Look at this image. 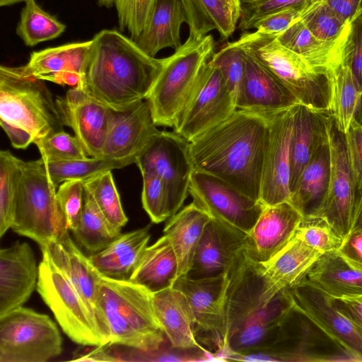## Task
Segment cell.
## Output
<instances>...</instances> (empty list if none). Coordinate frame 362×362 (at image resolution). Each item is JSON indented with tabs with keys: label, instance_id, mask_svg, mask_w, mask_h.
Instances as JSON below:
<instances>
[{
	"label": "cell",
	"instance_id": "6da1fadb",
	"mask_svg": "<svg viewBox=\"0 0 362 362\" xmlns=\"http://www.w3.org/2000/svg\"><path fill=\"white\" fill-rule=\"evenodd\" d=\"M271 114L237 109L189 141L194 170L215 175L259 201Z\"/></svg>",
	"mask_w": 362,
	"mask_h": 362
},
{
	"label": "cell",
	"instance_id": "7a4b0ae2",
	"mask_svg": "<svg viewBox=\"0 0 362 362\" xmlns=\"http://www.w3.org/2000/svg\"><path fill=\"white\" fill-rule=\"evenodd\" d=\"M81 88L112 110L122 111L147 98L163 65L135 40L115 29H104L91 39Z\"/></svg>",
	"mask_w": 362,
	"mask_h": 362
},
{
	"label": "cell",
	"instance_id": "3957f363",
	"mask_svg": "<svg viewBox=\"0 0 362 362\" xmlns=\"http://www.w3.org/2000/svg\"><path fill=\"white\" fill-rule=\"evenodd\" d=\"M153 294L130 281L102 276L94 314L107 344L151 351L168 341L153 308Z\"/></svg>",
	"mask_w": 362,
	"mask_h": 362
},
{
	"label": "cell",
	"instance_id": "277c9868",
	"mask_svg": "<svg viewBox=\"0 0 362 362\" xmlns=\"http://www.w3.org/2000/svg\"><path fill=\"white\" fill-rule=\"evenodd\" d=\"M214 53L211 35L200 38L188 36L173 54L163 58L162 69L146 99L157 126H175Z\"/></svg>",
	"mask_w": 362,
	"mask_h": 362
},
{
	"label": "cell",
	"instance_id": "5b68a950",
	"mask_svg": "<svg viewBox=\"0 0 362 362\" xmlns=\"http://www.w3.org/2000/svg\"><path fill=\"white\" fill-rule=\"evenodd\" d=\"M238 42L274 73L300 104L332 115L333 75L282 46L276 35L244 33Z\"/></svg>",
	"mask_w": 362,
	"mask_h": 362
},
{
	"label": "cell",
	"instance_id": "8992f818",
	"mask_svg": "<svg viewBox=\"0 0 362 362\" xmlns=\"http://www.w3.org/2000/svg\"><path fill=\"white\" fill-rule=\"evenodd\" d=\"M0 124L23 130L34 141L63 130L45 81L32 75L25 65L0 66Z\"/></svg>",
	"mask_w": 362,
	"mask_h": 362
},
{
	"label": "cell",
	"instance_id": "52a82bcc",
	"mask_svg": "<svg viewBox=\"0 0 362 362\" xmlns=\"http://www.w3.org/2000/svg\"><path fill=\"white\" fill-rule=\"evenodd\" d=\"M56 189L42 158L23 162L11 229L40 247L69 230Z\"/></svg>",
	"mask_w": 362,
	"mask_h": 362
},
{
	"label": "cell",
	"instance_id": "ba28073f",
	"mask_svg": "<svg viewBox=\"0 0 362 362\" xmlns=\"http://www.w3.org/2000/svg\"><path fill=\"white\" fill-rule=\"evenodd\" d=\"M227 273L221 346L216 356L245 321L282 291L269 278L264 264L253 256L247 242L235 256Z\"/></svg>",
	"mask_w": 362,
	"mask_h": 362
},
{
	"label": "cell",
	"instance_id": "9c48e42d",
	"mask_svg": "<svg viewBox=\"0 0 362 362\" xmlns=\"http://www.w3.org/2000/svg\"><path fill=\"white\" fill-rule=\"evenodd\" d=\"M38 269L36 289L71 340L83 346L106 344L95 315L65 275L46 252Z\"/></svg>",
	"mask_w": 362,
	"mask_h": 362
},
{
	"label": "cell",
	"instance_id": "30bf717a",
	"mask_svg": "<svg viewBox=\"0 0 362 362\" xmlns=\"http://www.w3.org/2000/svg\"><path fill=\"white\" fill-rule=\"evenodd\" d=\"M62 342L46 314L21 306L0 317V362H47L62 354Z\"/></svg>",
	"mask_w": 362,
	"mask_h": 362
},
{
	"label": "cell",
	"instance_id": "8fae6325",
	"mask_svg": "<svg viewBox=\"0 0 362 362\" xmlns=\"http://www.w3.org/2000/svg\"><path fill=\"white\" fill-rule=\"evenodd\" d=\"M285 291L294 311L307 318L351 361H362V329L338 308L332 298L304 278Z\"/></svg>",
	"mask_w": 362,
	"mask_h": 362
},
{
	"label": "cell",
	"instance_id": "7c38bea8",
	"mask_svg": "<svg viewBox=\"0 0 362 362\" xmlns=\"http://www.w3.org/2000/svg\"><path fill=\"white\" fill-rule=\"evenodd\" d=\"M330 179L327 194L319 209L309 218L327 222L344 239L350 232L357 197L346 134L341 132L332 116L329 119Z\"/></svg>",
	"mask_w": 362,
	"mask_h": 362
},
{
	"label": "cell",
	"instance_id": "4fadbf2b",
	"mask_svg": "<svg viewBox=\"0 0 362 362\" xmlns=\"http://www.w3.org/2000/svg\"><path fill=\"white\" fill-rule=\"evenodd\" d=\"M189 193L211 218L247 235L265 207L225 180L197 170L192 174Z\"/></svg>",
	"mask_w": 362,
	"mask_h": 362
},
{
	"label": "cell",
	"instance_id": "5bb4252c",
	"mask_svg": "<svg viewBox=\"0 0 362 362\" xmlns=\"http://www.w3.org/2000/svg\"><path fill=\"white\" fill-rule=\"evenodd\" d=\"M135 163L141 173H153L162 179L177 213L187 197L194 170L189 141L175 132L160 131L138 156Z\"/></svg>",
	"mask_w": 362,
	"mask_h": 362
},
{
	"label": "cell",
	"instance_id": "9a60e30c",
	"mask_svg": "<svg viewBox=\"0 0 362 362\" xmlns=\"http://www.w3.org/2000/svg\"><path fill=\"white\" fill-rule=\"evenodd\" d=\"M237 110L226 80L211 59L191 100L173 127L189 141L228 119Z\"/></svg>",
	"mask_w": 362,
	"mask_h": 362
},
{
	"label": "cell",
	"instance_id": "2e32d148",
	"mask_svg": "<svg viewBox=\"0 0 362 362\" xmlns=\"http://www.w3.org/2000/svg\"><path fill=\"white\" fill-rule=\"evenodd\" d=\"M55 102L63 126L72 129L88 156L101 158L112 110L80 87L69 89Z\"/></svg>",
	"mask_w": 362,
	"mask_h": 362
},
{
	"label": "cell",
	"instance_id": "e0dca14e",
	"mask_svg": "<svg viewBox=\"0 0 362 362\" xmlns=\"http://www.w3.org/2000/svg\"><path fill=\"white\" fill-rule=\"evenodd\" d=\"M228 280L227 272L204 279H191L183 275L178 276L173 286L182 292L188 300L196 321L197 339L203 335L202 343L208 341L213 344L214 356L221 346Z\"/></svg>",
	"mask_w": 362,
	"mask_h": 362
},
{
	"label": "cell",
	"instance_id": "ac0fdd59",
	"mask_svg": "<svg viewBox=\"0 0 362 362\" xmlns=\"http://www.w3.org/2000/svg\"><path fill=\"white\" fill-rule=\"evenodd\" d=\"M294 106L272 112L270 116L259 197L264 206L289 201L291 197L290 140Z\"/></svg>",
	"mask_w": 362,
	"mask_h": 362
},
{
	"label": "cell",
	"instance_id": "d6986e66",
	"mask_svg": "<svg viewBox=\"0 0 362 362\" xmlns=\"http://www.w3.org/2000/svg\"><path fill=\"white\" fill-rule=\"evenodd\" d=\"M241 47L245 52V65L235 98L237 109L276 112L300 103L274 73L250 51Z\"/></svg>",
	"mask_w": 362,
	"mask_h": 362
},
{
	"label": "cell",
	"instance_id": "ffe728a7",
	"mask_svg": "<svg viewBox=\"0 0 362 362\" xmlns=\"http://www.w3.org/2000/svg\"><path fill=\"white\" fill-rule=\"evenodd\" d=\"M291 310L290 300L284 289L230 336L224 347L216 355L217 361H226L232 354L249 353L273 346Z\"/></svg>",
	"mask_w": 362,
	"mask_h": 362
},
{
	"label": "cell",
	"instance_id": "44dd1931",
	"mask_svg": "<svg viewBox=\"0 0 362 362\" xmlns=\"http://www.w3.org/2000/svg\"><path fill=\"white\" fill-rule=\"evenodd\" d=\"M160 132L146 99L127 110H112L101 158H137Z\"/></svg>",
	"mask_w": 362,
	"mask_h": 362
},
{
	"label": "cell",
	"instance_id": "7402d4cb",
	"mask_svg": "<svg viewBox=\"0 0 362 362\" xmlns=\"http://www.w3.org/2000/svg\"><path fill=\"white\" fill-rule=\"evenodd\" d=\"M39 269L31 247L19 241L0 250V317L23 306L37 287Z\"/></svg>",
	"mask_w": 362,
	"mask_h": 362
},
{
	"label": "cell",
	"instance_id": "603a6c76",
	"mask_svg": "<svg viewBox=\"0 0 362 362\" xmlns=\"http://www.w3.org/2000/svg\"><path fill=\"white\" fill-rule=\"evenodd\" d=\"M247 239V234L211 218L197 247L192 267L185 276L204 279L226 273Z\"/></svg>",
	"mask_w": 362,
	"mask_h": 362
},
{
	"label": "cell",
	"instance_id": "cb8c5ba5",
	"mask_svg": "<svg viewBox=\"0 0 362 362\" xmlns=\"http://www.w3.org/2000/svg\"><path fill=\"white\" fill-rule=\"evenodd\" d=\"M92 40L67 43L30 54L26 69L43 81L82 88Z\"/></svg>",
	"mask_w": 362,
	"mask_h": 362
},
{
	"label": "cell",
	"instance_id": "d4e9b609",
	"mask_svg": "<svg viewBox=\"0 0 362 362\" xmlns=\"http://www.w3.org/2000/svg\"><path fill=\"white\" fill-rule=\"evenodd\" d=\"M303 219L289 202L265 206L247 235V245L253 256L266 263L293 238Z\"/></svg>",
	"mask_w": 362,
	"mask_h": 362
},
{
	"label": "cell",
	"instance_id": "484cf974",
	"mask_svg": "<svg viewBox=\"0 0 362 362\" xmlns=\"http://www.w3.org/2000/svg\"><path fill=\"white\" fill-rule=\"evenodd\" d=\"M332 115L312 110L298 103L293 107L290 140V191L321 144L329 140V119Z\"/></svg>",
	"mask_w": 362,
	"mask_h": 362
},
{
	"label": "cell",
	"instance_id": "4316f807",
	"mask_svg": "<svg viewBox=\"0 0 362 362\" xmlns=\"http://www.w3.org/2000/svg\"><path fill=\"white\" fill-rule=\"evenodd\" d=\"M40 249L46 252L53 264L69 280L95 315V300L102 275L79 249L69 230Z\"/></svg>",
	"mask_w": 362,
	"mask_h": 362
},
{
	"label": "cell",
	"instance_id": "83f0119b",
	"mask_svg": "<svg viewBox=\"0 0 362 362\" xmlns=\"http://www.w3.org/2000/svg\"><path fill=\"white\" fill-rule=\"evenodd\" d=\"M150 228L121 233L106 247L89 255L91 263L103 276L129 281L148 247Z\"/></svg>",
	"mask_w": 362,
	"mask_h": 362
},
{
	"label": "cell",
	"instance_id": "f1b7e54d",
	"mask_svg": "<svg viewBox=\"0 0 362 362\" xmlns=\"http://www.w3.org/2000/svg\"><path fill=\"white\" fill-rule=\"evenodd\" d=\"M156 317L171 344L180 348H204L196 337V321L185 296L171 287L153 294Z\"/></svg>",
	"mask_w": 362,
	"mask_h": 362
},
{
	"label": "cell",
	"instance_id": "f546056e",
	"mask_svg": "<svg viewBox=\"0 0 362 362\" xmlns=\"http://www.w3.org/2000/svg\"><path fill=\"white\" fill-rule=\"evenodd\" d=\"M187 23L180 0H157L144 29L134 40L147 54L155 57L161 49L182 45L180 28Z\"/></svg>",
	"mask_w": 362,
	"mask_h": 362
},
{
	"label": "cell",
	"instance_id": "4dcf8cb0",
	"mask_svg": "<svg viewBox=\"0 0 362 362\" xmlns=\"http://www.w3.org/2000/svg\"><path fill=\"white\" fill-rule=\"evenodd\" d=\"M211 216L195 202L170 218L163 229L178 262V276L189 271L198 244ZM177 276V277H178Z\"/></svg>",
	"mask_w": 362,
	"mask_h": 362
},
{
	"label": "cell",
	"instance_id": "1f68e13d",
	"mask_svg": "<svg viewBox=\"0 0 362 362\" xmlns=\"http://www.w3.org/2000/svg\"><path fill=\"white\" fill-rule=\"evenodd\" d=\"M303 278L332 298L362 295V271L346 263L337 252L322 254Z\"/></svg>",
	"mask_w": 362,
	"mask_h": 362
},
{
	"label": "cell",
	"instance_id": "d6a6232c",
	"mask_svg": "<svg viewBox=\"0 0 362 362\" xmlns=\"http://www.w3.org/2000/svg\"><path fill=\"white\" fill-rule=\"evenodd\" d=\"M329 140L320 146L303 170L289 202L303 218L312 217L327 194L330 179Z\"/></svg>",
	"mask_w": 362,
	"mask_h": 362
},
{
	"label": "cell",
	"instance_id": "836d02e7",
	"mask_svg": "<svg viewBox=\"0 0 362 362\" xmlns=\"http://www.w3.org/2000/svg\"><path fill=\"white\" fill-rule=\"evenodd\" d=\"M350 22L340 39L329 42L315 37L300 19L276 36L284 47L300 55L312 66L332 74L342 51L349 30Z\"/></svg>",
	"mask_w": 362,
	"mask_h": 362
},
{
	"label": "cell",
	"instance_id": "e575fe53",
	"mask_svg": "<svg viewBox=\"0 0 362 362\" xmlns=\"http://www.w3.org/2000/svg\"><path fill=\"white\" fill-rule=\"evenodd\" d=\"M177 276L175 252L163 235L146 247L129 281L155 293L173 287Z\"/></svg>",
	"mask_w": 362,
	"mask_h": 362
},
{
	"label": "cell",
	"instance_id": "d590c367",
	"mask_svg": "<svg viewBox=\"0 0 362 362\" xmlns=\"http://www.w3.org/2000/svg\"><path fill=\"white\" fill-rule=\"evenodd\" d=\"M322 255L294 235L264 265L272 281L284 290L301 280Z\"/></svg>",
	"mask_w": 362,
	"mask_h": 362
},
{
	"label": "cell",
	"instance_id": "8d00e7d4",
	"mask_svg": "<svg viewBox=\"0 0 362 362\" xmlns=\"http://www.w3.org/2000/svg\"><path fill=\"white\" fill-rule=\"evenodd\" d=\"M348 37L349 33L340 59L332 71V116L338 128L345 134L355 117L362 93L349 64Z\"/></svg>",
	"mask_w": 362,
	"mask_h": 362
},
{
	"label": "cell",
	"instance_id": "74e56055",
	"mask_svg": "<svg viewBox=\"0 0 362 362\" xmlns=\"http://www.w3.org/2000/svg\"><path fill=\"white\" fill-rule=\"evenodd\" d=\"M72 233L77 243L90 255L106 247L119 235L112 231L86 187L81 219Z\"/></svg>",
	"mask_w": 362,
	"mask_h": 362
},
{
	"label": "cell",
	"instance_id": "f35d334b",
	"mask_svg": "<svg viewBox=\"0 0 362 362\" xmlns=\"http://www.w3.org/2000/svg\"><path fill=\"white\" fill-rule=\"evenodd\" d=\"M25 4L16 33L25 45L33 47L52 40L64 32L66 25L44 11L35 0H28Z\"/></svg>",
	"mask_w": 362,
	"mask_h": 362
},
{
	"label": "cell",
	"instance_id": "ab89813d",
	"mask_svg": "<svg viewBox=\"0 0 362 362\" xmlns=\"http://www.w3.org/2000/svg\"><path fill=\"white\" fill-rule=\"evenodd\" d=\"M84 185L91 194L98 207L112 231L121 234L128 218L123 210L112 170L100 172L84 180Z\"/></svg>",
	"mask_w": 362,
	"mask_h": 362
},
{
	"label": "cell",
	"instance_id": "60d3db41",
	"mask_svg": "<svg viewBox=\"0 0 362 362\" xmlns=\"http://www.w3.org/2000/svg\"><path fill=\"white\" fill-rule=\"evenodd\" d=\"M136 157L123 159L86 158L65 162H45L47 173L56 187L69 180H86L106 170L124 168L135 163Z\"/></svg>",
	"mask_w": 362,
	"mask_h": 362
},
{
	"label": "cell",
	"instance_id": "b9f144b4",
	"mask_svg": "<svg viewBox=\"0 0 362 362\" xmlns=\"http://www.w3.org/2000/svg\"><path fill=\"white\" fill-rule=\"evenodd\" d=\"M23 160L8 150L0 151V237L11 228L16 197Z\"/></svg>",
	"mask_w": 362,
	"mask_h": 362
},
{
	"label": "cell",
	"instance_id": "7bdbcfd3",
	"mask_svg": "<svg viewBox=\"0 0 362 362\" xmlns=\"http://www.w3.org/2000/svg\"><path fill=\"white\" fill-rule=\"evenodd\" d=\"M300 19L315 37L329 42L338 41L349 23L322 0H313Z\"/></svg>",
	"mask_w": 362,
	"mask_h": 362
},
{
	"label": "cell",
	"instance_id": "ee69618b",
	"mask_svg": "<svg viewBox=\"0 0 362 362\" xmlns=\"http://www.w3.org/2000/svg\"><path fill=\"white\" fill-rule=\"evenodd\" d=\"M141 173L143 178L142 205L151 221L159 223L177 214L162 179L153 173Z\"/></svg>",
	"mask_w": 362,
	"mask_h": 362
},
{
	"label": "cell",
	"instance_id": "f6af8a7d",
	"mask_svg": "<svg viewBox=\"0 0 362 362\" xmlns=\"http://www.w3.org/2000/svg\"><path fill=\"white\" fill-rule=\"evenodd\" d=\"M41 158L46 163L65 162L88 158L83 146L75 136L64 130L35 140Z\"/></svg>",
	"mask_w": 362,
	"mask_h": 362
},
{
	"label": "cell",
	"instance_id": "bcb514c9",
	"mask_svg": "<svg viewBox=\"0 0 362 362\" xmlns=\"http://www.w3.org/2000/svg\"><path fill=\"white\" fill-rule=\"evenodd\" d=\"M295 236L322 254L337 252L343 238L325 221L303 218Z\"/></svg>",
	"mask_w": 362,
	"mask_h": 362
},
{
	"label": "cell",
	"instance_id": "7dc6e473",
	"mask_svg": "<svg viewBox=\"0 0 362 362\" xmlns=\"http://www.w3.org/2000/svg\"><path fill=\"white\" fill-rule=\"evenodd\" d=\"M211 62L219 69L235 100L245 72V52L236 41L228 42L214 52Z\"/></svg>",
	"mask_w": 362,
	"mask_h": 362
},
{
	"label": "cell",
	"instance_id": "c3c4849f",
	"mask_svg": "<svg viewBox=\"0 0 362 362\" xmlns=\"http://www.w3.org/2000/svg\"><path fill=\"white\" fill-rule=\"evenodd\" d=\"M157 0H113L121 30L136 40L144 29Z\"/></svg>",
	"mask_w": 362,
	"mask_h": 362
},
{
	"label": "cell",
	"instance_id": "681fc988",
	"mask_svg": "<svg viewBox=\"0 0 362 362\" xmlns=\"http://www.w3.org/2000/svg\"><path fill=\"white\" fill-rule=\"evenodd\" d=\"M313 0H242L239 28L245 32L262 18L290 7L305 8Z\"/></svg>",
	"mask_w": 362,
	"mask_h": 362
},
{
	"label": "cell",
	"instance_id": "f907efd6",
	"mask_svg": "<svg viewBox=\"0 0 362 362\" xmlns=\"http://www.w3.org/2000/svg\"><path fill=\"white\" fill-rule=\"evenodd\" d=\"M83 180H69L59 185L57 199L69 230H74L80 221L83 203Z\"/></svg>",
	"mask_w": 362,
	"mask_h": 362
},
{
	"label": "cell",
	"instance_id": "816d5d0a",
	"mask_svg": "<svg viewBox=\"0 0 362 362\" xmlns=\"http://www.w3.org/2000/svg\"><path fill=\"white\" fill-rule=\"evenodd\" d=\"M211 23L222 39L230 37L236 29L240 16L223 0H199Z\"/></svg>",
	"mask_w": 362,
	"mask_h": 362
},
{
	"label": "cell",
	"instance_id": "f5cc1de1",
	"mask_svg": "<svg viewBox=\"0 0 362 362\" xmlns=\"http://www.w3.org/2000/svg\"><path fill=\"white\" fill-rule=\"evenodd\" d=\"M349 64L362 91V12L350 21L348 37Z\"/></svg>",
	"mask_w": 362,
	"mask_h": 362
},
{
	"label": "cell",
	"instance_id": "db71d44e",
	"mask_svg": "<svg viewBox=\"0 0 362 362\" xmlns=\"http://www.w3.org/2000/svg\"><path fill=\"white\" fill-rule=\"evenodd\" d=\"M305 8L290 7L273 13L259 20L253 28L263 34L277 36L298 19Z\"/></svg>",
	"mask_w": 362,
	"mask_h": 362
},
{
	"label": "cell",
	"instance_id": "11a10c76",
	"mask_svg": "<svg viewBox=\"0 0 362 362\" xmlns=\"http://www.w3.org/2000/svg\"><path fill=\"white\" fill-rule=\"evenodd\" d=\"M346 139L358 195L362 191V124L354 119L346 133Z\"/></svg>",
	"mask_w": 362,
	"mask_h": 362
},
{
	"label": "cell",
	"instance_id": "9f6ffc18",
	"mask_svg": "<svg viewBox=\"0 0 362 362\" xmlns=\"http://www.w3.org/2000/svg\"><path fill=\"white\" fill-rule=\"evenodd\" d=\"M189 28V36L200 38L215 29L208 18L199 0H180Z\"/></svg>",
	"mask_w": 362,
	"mask_h": 362
},
{
	"label": "cell",
	"instance_id": "6f0895ef",
	"mask_svg": "<svg viewBox=\"0 0 362 362\" xmlns=\"http://www.w3.org/2000/svg\"><path fill=\"white\" fill-rule=\"evenodd\" d=\"M337 252L349 265L362 271V229L351 230Z\"/></svg>",
	"mask_w": 362,
	"mask_h": 362
},
{
	"label": "cell",
	"instance_id": "680465c9",
	"mask_svg": "<svg viewBox=\"0 0 362 362\" xmlns=\"http://www.w3.org/2000/svg\"><path fill=\"white\" fill-rule=\"evenodd\" d=\"M333 299L338 308L362 329V295Z\"/></svg>",
	"mask_w": 362,
	"mask_h": 362
},
{
	"label": "cell",
	"instance_id": "91938a15",
	"mask_svg": "<svg viewBox=\"0 0 362 362\" xmlns=\"http://www.w3.org/2000/svg\"><path fill=\"white\" fill-rule=\"evenodd\" d=\"M334 11L350 22L360 11L362 0H322Z\"/></svg>",
	"mask_w": 362,
	"mask_h": 362
},
{
	"label": "cell",
	"instance_id": "94428289",
	"mask_svg": "<svg viewBox=\"0 0 362 362\" xmlns=\"http://www.w3.org/2000/svg\"><path fill=\"white\" fill-rule=\"evenodd\" d=\"M357 229H362V191L356 197L351 230Z\"/></svg>",
	"mask_w": 362,
	"mask_h": 362
},
{
	"label": "cell",
	"instance_id": "6125c7cd",
	"mask_svg": "<svg viewBox=\"0 0 362 362\" xmlns=\"http://www.w3.org/2000/svg\"><path fill=\"white\" fill-rule=\"evenodd\" d=\"M232 9L240 16L241 11V1L242 0H223Z\"/></svg>",
	"mask_w": 362,
	"mask_h": 362
},
{
	"label": "cell",
	"instance_id": "be15d7a7",
	"mask_svg": "<svg viewBox=\"0 0 362 362\" xmlns=\"http://www.w3.org/2000/svg\"><path fill=\"white\" fill-rule=\"evenodd\" d=\"M354 119L359 124H362V93Z\"/></svg>",
	"mask_w": 362,
	"mask_h": 362
},
{
	"label": "cell",
	"instance_id": "e7e4bbea",
	"mask_svg": "<svg viewBox=\"0 0 362 362\" xmlns=\"http://www.w3.org/2000/svg\"><path fill=\"white\" fill-rule=\"evenodd\" d=\"M27 1L28 0H0V6H9L19 2H25Z\"/></svg>",
	"mask_w": 362,
	"mask_h": 362
},
{
	"label": "cell",
	"instance_id": "03108f58",
	"mask_svg": "<svg viewBox=\"0 0 362 362\" xmlns=\"http://www.w3.org/2000/svg\"><path fill=\"white\" fill-rule=\"evenodd\" d=\"M98 4L100 6L110 8L113 6V0H98Z\"/></svg>",
	"mask_w": 362,
	"mask_h": 362
},
{
	"label": "cell",
	"instance_id": "003e7915",
	"mask_svg": "<svg viewBox=\"0 0 362 362\" xmlns=\"http://www.w3.org/2000/svg\"><path fill=\"white\" fill-rule=\"evenodd\" d=\"M360 11H361V12H362V4H361V10H360Z\"/></svg>",
	"mask_w": 362,
	"mask_h": 362
}]
</instances>
